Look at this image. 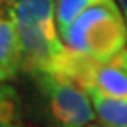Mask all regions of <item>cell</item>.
<instances>
[{
    "label": "cell",
    "mask_w": 127,
    "mask_h": 127,
    "mask_svg": "<svg viewBox=\"0 0 127 127\" xmlns=\"http://www.w3.org/2000/svg\"><path fill=\"white\" fill-rule=\"evenodd\" d=\"M56 0H8L22 50V73H58L68 48L55 18Z\"/></svg>",
    "instance_id": "cell-1"
},
{
    "label": "cell",
    "mask_w": 127,
    "mask_h": 127,
    "mask_svg": "<svg viewBox=\"0 0 127 127\" xmlns=\"http://www.w3.org/2000/svg\"><path fill=\"white\" fill-rule=\"evenodd\" d=\"M30 111L43 127H88L96 112L88 91L60 73H27Z\"/></svg>",
    "instance_id": "cell-2"
},
{
    "label": "cell",
    "mask_w": 127,
    "mask_h": 127,
    "mask_svg": "<svg viewBox=\"0 0 127 127\" xmlns=\"http://www.w3.org/2000/svg\"><path fill=\"white\" fill-rule=\"evenodd\" d=\"M66 48L107 61L127 46V22L116 0H99L83 12L61 35Z\"/></svg>",
    "instance_id": "cell-3"
},
{
    "label": "cell",
    "mask_w": 127,
    "mask_h": 127,
    "mask_svg": "<svg viewBox=\"0 0 127 127\" xmlns=\"http://www.w3.org/2000/svg\"><path fill=\"white\" fill-rule=\"evenodd\" d=\"M83 88L86 91H99L106 96L127 97V48L107 61L93 60Z\"/></svg>",
    "instance_id": "cell-4"
},
{
    "label": "cell",
    "mask_w": 127,
    "mask_h": 127,
    "mask_svg": "<svg viewBox=\"0 0 127 127\" xmlns=\"http://www.w3.org/2000/svg\"><path fill=\"white\" fill-rule=\"evenodd\" d=\"M22 73L18 33L10 15L0 17V83H10Z\"/></svg>",
    "instance_id": "cell-5"
},
{
    "label": "cell",
    "mask_w": 127,
    "mask_h": 127,
    "mask_svg": "<svg viewBox=\"0 0 127 127\" xmlns=\"http://www.w3.org/2000/svg\"><path fill=\"white\" fill-rule=\"evenodd\" d=\"M88 94L102 127H127V97L106 96L94 89H88Z\"/></svg>",
    "instance_id": "cell-6"
},
{
    "label": "cell",
    "mask_w": 127,
    "mask_h": 127,
    "mask_svg": "<svg viewBox=\"0 0 127 127\" xmlns=\"http://www.w3.org/2000/svg\"><path fill=\"white\" fill-rule=\"evenodd\" d=\"M0 127H25L23 97L10 83H0Z\"/></svg>",
    "instance_id": "cell-7"
},
{
    "label": "cell",
    "mask_w": 127,
    "mask_h": 127,
    "mask_svg": "<svg viewBox=\"0 0 127 127\" xmlns=\"http://www.w3.org/2000/svg\"><path fill=\"white\" fill-rule=\"evenodd\" d=\"M96 2H99V0H56L55 18H56V27H58L60 36L69 28V25L88 7H91Z\"/></svg>",
    "instance_id": "cell-8"
},
{
    "label": "cell",
    "mask_w": 127,
    "mask_h": 127,
    "mask_svg": "<svg viewBox=\"0 0 127 127\" xmlns=\"http://www.w3.org/2000/svg\"><path fill=\"white\" fill-rule=\"evenodd\" d=\"M116 2H117V5L121 7L124 17H126V22H127V0H116Z\"/></svg>",
    "instance_id": "cell-9"
},
{
    "label": "cell",
    "mask_w": 127,
    "mask_h": 127,
    "mask_svg": "<svg viewBox=\"0 0 127 127\" xmlns=\"http://www.w3.org/2000/svg\"><path fill=\"white\" fill-rule=\"evenodd\" d=\"M88 127H102V126H101V124H94V122H93V124H89Z\"/></svg>",
    "instance_id": "cell-10"
},
{
    "label": "cell",
    "mask_w": 127,
    "mask_h": 127,
    "mask_svg": "<svg viewBox=\"0 0 127 127\" xmlns=\"http://www.w3.org/2000/svg\"><path fill=\"white\" fill-rule=\"evenodd\" d=\"M0 3H2V0H0Z\"/></svg>",
    "instance_id": "cell-11"
}]
</instances>
